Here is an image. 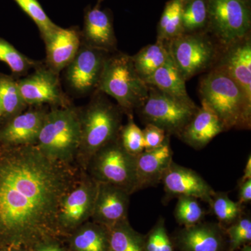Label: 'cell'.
Returning <instances> with one entry per match:
<instances>
[{
	"label": "cell",
	"mask_w": 251,
	"mask_h": 251,
	"mask_svg": "<svg viewBox=\"0 0 251 251\" xmlns=\"http://www.w3.org/2000/svg\"><path fill=\"white\" fill-rule=\"evenodd\" d=\"M206 0H190L184 4L182 27L184 34L197 33L207 25Z\"/></svg>",
	"instance_id": "obj_29"
},
{
	"label": "cell",
	"mask_w": 251,
	"mask_h": 251,
	"mask_svg": "<svg viewBox=\"0 0 251 251\" xmlns=\"http://www.w3.org/2000/svg\"><path fill=\"white\" fill-rule=\"evenodd\" d=\"M34 72L17 79L20 92L29 106L49 105L51 108H64L72 102L61 85L59 74L40 62Z\"/></svg>",
	"instance_id": "obj_12"
},
{
	"label": "cell",
	"mask_w": 251,
	"mask_h": 251,
	"mask_svg": "<svg viewBox=\"0 0 251 251\" xmlns=\"http://www.w3.org/2000/svg\"><path fill=\"white\" fill-rule=\"evenodd\" d=\"M0 103L4 112V120L25 111L28 105L23 100L17 83L13 76L0 74Z\"/></svg>",
	"instance_id": "obj_27"
},
{
	"label": "cell",
	"mask_w": 251,
	"mask_h": 251,
	"mask_svg": "<svg viewBox=\"0 0 251 251\" xmlns=\"http://www.w3.org/2000/svg\"><path fill=\"white\" fill-rule=\"evenodd\" d=\"M170 57L166 43L157 40L131 56L133 66L142 79L146 80L161 68Z\"/></svg>",
	"instance_id": "obj_24"
},
{
	"label": "cell",
	"mask_w": 251,
	"mask_h": 251,
	"mask_svg": "<svg viewBox=\"0 0 251 251\" xmlns=\"http://www.w3.org/2000/svg\"><path fill=\"white\" fill-rule=\"evenodd\" d=\"M198 108L194 102L179 100L149 86L148 98L138 110L146 124L157 126L169 136H179Z\"/></svg>",
	"instance_id": "obj_7"
},
{
	"label": "cell",
	"mask_w": 251,
	"mask_h": 251,
	"mask_svg": "<svg viewBox=\"0 0 251 251\" xmlns=\"http://www.w3.org/2000/svg\"><path fill=\"white\" fill-rule=\"evenodd\" d=\"M46 46V65L59 74L77 53L81 44L80 29L76 26L59 27L42 38Z\"/></svg>",
	"instance_id": "obj_17"
},
{
	"label": "cell",
	"mask_w": 251,
	"mask_h": 251,
	"mask_svg": "<svg viewBox=\"0 0 251 251\" xmlns=\"http://www.w3.org/2000/svg\"><path fill=\"white\" fill-rule=\"evenodd\" d=\"M86 172L97 182L117 186L130 196L135 193V156L124 149L119 135L94 153Z\"/></svg>",
	"instance_id": "obj_6"
},
{
	"label": "cell",
	"mask_w": 251,
	"mask_h": 251,
	"mask_svg": "<svg viewBox=\"0 0 251 251\" xmlns=\"http://www.w3.org/2000/svg\"><path fill=\"white\" fill-rule=\"evenodd\" d=\"M31 251H67L61 244L60 239H53L40 243Z\"/></svg>",
	"instance_id": "obj_37"
},
{
	"label": "cell",
	"mask_w": 251,
	"mask_h": 251,
	"mask_svg": "<svg viewBox=\"0 0 251 251\" xmlns=\"http://www.w3.org/2000/svg\"><path fill=\"white\" fill-rule=\"evenodd\" d=\"M169 197L188 196L210 204L215 191L196 171L172 162L161 181Z\"/></svg>",
	"instance_id": "obj_14"
},
{
	"label": "cell",
	"mask_w": 251,
	"mask_h": 251,
	"mask_svg": "<svg viewBox=\"0 0 251 251\" xmlns=\"http://www.w3.org/2000/svg\"><path fill=\"white\" fill-rule=\"evenodd\" d=\"M97 91L115 99L128 117L148 98L149 86L135 70L131 56L117 51L105 61Z\"/></svg>",
	"instance_id": "obj_4"
},
{
	"label": "cell",
	"mask_w": 251,
	"mask_h": 251,
	"mask_svg": "<svg viewBox=\"0 0 251 251\" xmlns=\"http://www.w3.org/2000/svg\"><path fill=\"white\" fill-rule=\"evenodd\" d=\"M209 29L225 48L249 36L251 11L248 0H206Z\"/></svg>",
	"instance_id": "obj_8"
},
{
	"label": "cell",
	"mask_w": 251,
	"mask_h": 251,
	"mask_svg": "<svg viewBox=\"0 0 251 251\" xmlns=\"http://www.w3.org/2000/svg\"><path fill=\"white\" fill-rule=\"evenodd\" d=\"M181 0H170L166 3L158 25L157 40L166 43L184 34L182 27Z\"/></svg>",
	"instance_id": "obj_26"
},
{
	"label": "cell",
	"mask_w": 251,
	"mask_h": 251,
	"mask_svg": "<svg viewBox=\"0 0 251 251\" xmlns=\"http://www.w3.org/2000/svg\"><path fill=\"white\" fill-rule=\"evenodd\" d=\"M79 145L78 107L72 104L64 108L48 110L36 146L50 158L68 164L76 165Z\"/></svg>",
	"instance_id": "obj_5"
},
{
	"label": "cell",
	"mask_w": 251,
	"mask_h": 251,
	"mask_svg": "<svg viewBox=\"0 0 251 251\" xmlns=\"http://www.w3.org/2000/svg\"><path fill=\"white\" fill-rule=\"evenodd\" d=\"M0 251H31L28 250V249H23V248L9 247V248H2V249H0Z\"/></svg>",
	"instance_id": "obj_40"
},
{
	"label": "cell",
	"mask_w": 251,
	"mask_h": 251,
	"mask_svg": "<svg viewBox=\"0 0 251 251\" xmlns=\"http://www.w3.org/2000/svg\"><path fill=\"white\" fill-rule=\"evenodd\" d=\"M3 122L2 119L0 118V125H1V122Z\"/></svg>",
	"instance_id": "obj_45"
},
{
	"label": "cell",
	"mask_w": 251,
	"mask_h": 251,
	"mask_svg": "<svg viewBox=\"0 0 251 251\" xmlns=\"http://www.w3.org/2000/svg\"><path fill=\"white\" fill-rule=\"evenodd\" d=\"M110 54L81 42L75 57L64 69L66 86L72 96L87 97L97 91L105 61Z\"/></svg>",
	"instance_id": "obj_11"
},
{
	"label": "cell",
	"mask_w": 251,
	"mask_h": 251,
	"mask_svg": "<svg viewBox=\"0 0 251 251\" xmlns=\"http://www.w3.org/2000/svg\"><path fill=\"white\" fill-rule=\"evenodd\" d=\"M0 61L6 63L14 74V78L25 77L39 64L21 53L8 41L0 38ZM17 80V79H16Z\"/></svg>",
	"instance_id": "obj_28"
},
{
	"label": "cell",
	"mask_w": 251,
	"mask_h": 251,
	"mask_svg": "<svg viewBox=\"0 0 251 251\" xmlns=\"http://www.w3.org/2000/svg\"><path fill=\"white\" fill-rule=\"evenodd\" d=\"M241 251H251V247L250 244H247V245L244 246L243 249Z\"/></svg>",
	"instance_id": "obj_41"
},
{
	"label": "cell",
	"mask_w": 251,
	"mask_h": 251,
	"mask_svg": "<svg viewBox=\"0 0 251 251\" xmlns=\"http://www.w3.org/2000/svg\"><path fill=\"white\" fill-rule=\"evenodd\" d=\"M174 246L167 232L165 220L160 217L145 236L146 251H175Z\"/></svg>",
	"instance_id": "obj_34"
},
{
	"label": "cell",
	"mask_w": 251,
	"mask_h": 251,
	"mask_svg": "<svg viewBox=\"0 0 251 251\" xmlns=\"http://www.w3.org/2000/svg\"><path fill=\"white\" fill-rule=\"evenodd\" d=\"M107 229L108 251H146L145 236L135 231L128 219Z\"/></svg>",
	"instance_id": "obj_25"
},
{
	"label": "cell",
	"mask_w": 251,
	"mask_h": 251,
	"mask_svg": "<svg viewBox=\"0 0 251 251\" xmlns=\"http://www.w3.org/2000/svg\"><path fill=\"white\" fill-rule=\"evenodd\" d=\"M209 205L221 224H232L242 216V204L229 199L227 193L216 192Z\"/></svg>",
	"instance_id": "obj_31"
},
{
	"label": "cell",
	"mask_w": 251,
	"mask_h": 251,
	"mask_svg": "<svg viewBox=\"0 0 251 251\" xmlns=\"http://www.w3.org/2000/svg\"><path fill=\"white\" fill-rule=\"evenodd\" d=\"M145 82L147 85L155 87L175 98L189 103L193 102L186 90V80L178 71L171 55L167 62Z\"/></svg>",
	"instance_id": "obj_22"
},
{
	"label": "cell",
	"mask_w": 251,
	"mask_h": 251,
	"mask_svg": "<svg viewBox=\"0 0 251 251\" xmlns=\"http://www.w3.org/2000/svg\"><path fill=\"white\" fill-rule=\"evenodd\" d=\"M239 202L242 205L250 202L251 201V179L246 181H239Z\"/></svg>",
	"instance_id": "obj_38"
},
{
	"label": "cell",
	"mask_w": 251,
	"mask_h": 251,
	"mask_svg": "<svg viewBox=\"0 0 251 251\" xmlns=\"http://www.w3.org/2000/svg\"><path fill=\"white\" fill-rule=\"evenodd\" d=\"M119 139L124 149L132 156H137L145 151L143 130L135 123L133 115L128 116L126 125L122 126Z\"/></svg>",
	"instance_id": "obj_32"
},
{
	"label": "cell",
	"mask_w": 251,
	"mask_h": 251,
	"mask_svg": "<svg viewBox=\"0 0 251 251\" xmlns=\"http://www.w3.org/2000/svg\"><path fill=\"white\" fill-rule=\"evenodd\" d=\"M181 1H183V3L184 4H186V2H188V1H190V0H181Z\"/></svg>",
	"instance_id": "obj_44"
},
{
	"label": "cell",
	"mask_w": 251,
	"mask_h": 251,
	"mask_svg": "<svg viewBox=\"0 0 251 251\" xmlns=\"http://www.w3.org/2000/svg\"><path fill=\"white\" fill-rule=\"evenodd\" d=\"M67 238L71 251H108V229L94 221L81 225Z\"/></svg>",
	"instance_id": "obj_23"
},
{
	"label": "cell",
	"mask_w": 251,
	"mask_h": 251,
	"mask_svg": "<svg viewBox=\"0 0 251 251\" xmlns=\"http://www.w3.org/2000/svg\"><path fill=\"white\" fill-rule=\"evenodd\" d=\"M80 173L76 165L50 158L36 145H0V249L32 250L62 239L59 206Z\"/></svg>",
	"instance_id": "obj_1"
},
{
	"label": "cell",
	"mask_w": 251,
	"mask_h": 251,
	"mask_svg": "<svg viewBox=\"0 0 251 251\" xmlns=\"http://www.w3.org/2000/svg\"><path fill=\"white\" fill-rule=\"evenodd\" d=\"M130 196L129 193L122 188L105 183H98L91 219L106 228L128 219Z\"/></svg>",
	"instance_id": "obj_16"
},
{
	"label": "cell",
	"mask_w": 251,
	"mask_h": 251,
	"mask_svg": "<svg viewBox=\"0 0 251 251\" xmlns=\"http://www.w3.org/2000/svg\"><path fill=\"white\" fill-rule=\"evenodd\" d=\"M170 138L156 150L144 151L135 156V192L161 183L173 160Z\"/></svg>",
	"instance_id": "obj_20"
},
{
	"label": "cell",
	"mask_w": 251,
	"mask_h": 251,
	"mask_svg": "<svg viewBox=\"0 0 251 251\" xmlns=\"http://www.w3.org/2000/svg\"><path fill=\"white\" fill-rule=\"evenodd\" d=\"M251 179V157L249 155L248 158L247 164H246L245 168H244V175L241 178L240 181H244L246 180Z\"/></svg>",
	"instance_id": "obj_39"
},
{
	"label": "cell",
	"mask_w": 251,
	"mask_h": 251,
	"mask_svg": "<svg viewBox=\"0 0 251 251\" xmlns=\"http://www.w3.org/2000/svg\"><path fill=\"white\" fill-rule=\"evenodd\" d=\"M98 183L81 171L80 177L61 201L57 226L62 237H67L81 225L92 219Z\"/></svg>",
	"instance_id": "obj_10"
},
{
	"label": "cell",
	"mask_w": 251,
	"mask_h": 251,
	"mask_svg": "<svg viewBox=\"0 0 251 251\" xmlns=\"http://www.w3.org/2000/svg\"><path fill=\"white\" fill-rule=\"evenodd\" d=\"M175 209V219L183 227H191L202 222L206 211L197 198L180 196Z\"/></svg>",
	"instance_id": "obj_30"
},
{
	"label": "cell",
	"mask_w": 251,
	"mask_h": 251,
	"mask_svg": "<svg viewBox=\"0 0 251 251\" xmlns=\"http://www.w3.org/2000/svg\"><path fill=\"white\" fill-rule=\"evenodd\" d=\"M81 42L109 53L117 52V39L110 10L100 6H87L84 14L83 28L80 30Z\"/></svg>",
	"instance_id": "obj_15"
},
{
	"label": "cell",
	"mask_w": 251,
	"mask_h": 251,
	"mask_svg": "<svg viewBox=\"0 0 251 251\" xmlns=\"http://www.w3.org/2000/svg\"><path fill=\"white\" fill-rule=\"evenodd\" d=\"M30 109L4 120L0 125V145L21 147L35 145L49 109L44 105Z\"/></svg>",
	"instance_id": "obj_13"
},
{
	"label": "cell",
	"mask_w": 251,
	"mask_h": 251,
	"mask_svg": "<svg viewBox=\"0 0 251 251\" xmlns=\"http://www.w3.org/2000/svg\"><path fill=\"white\" fill-rule=\"evenodd\" d=\"M103 1V0H98V1H97V4H96V6H100V3H101L102 1Z\"/></svg>",
	"instance_id": "obj_43"
},
{
	"label": "cell",
	"mask_w": 251,
	"mask_h": 251,
	"mask_svg": "<svg viewBox=\"0 0 251 251\" xmlns=\"http://www.w3.org/2000/svg\"><path fill=\"white\" fill-rule=\"evenodd\" d=\"M199 92L202 100L219 117L225 130L251 128V103L224 70L215 67L202 77Z\"/></svg>",
	"instance_id": "obj_3"
},
{
	"label": "cell",
	"mask_w": 251,
	"mask_h": 251,
	"mask_svg": "<svg viewBox=\"0 0 251 251\" xmlns=\"http://www.w3.org/2000/svg\"><path fill=\"white\" fill-rule=\"evenodd\" d=\"M166 44L173 62L186 81L210 67L217 57L215 46L203 34H182Z\"/></svg>",
	"instance_id": "obj_9"
},
{
	"label": "cell",
	"mask_w": 251,
	"mask_h": 251,
	"mask_svg": "<svg viewBox=\"0 0 251 251\" xmlns=\"http://www.w3.org/2000/svg\"><path fill=\"white\" fill-rule=\"evenodd\" d=\"M0 118L4 120V112H3L2 106H1V103H0Z\"/></svg>",
	"instance_id": "obj_42"
},
{
	"label": "cell",
	"mask_w": 251,
	"mask_h": 251,
	"mask_svg": "<svg viewBox=\"0 0 251 251\" xmlns=\"http://www.w3.org/2000/svg\"><path fill=\"white\" fill-rule=\"evenodd\" d=\"M225 130L216 112L202 100L201 108L178 137L189 146L200 150Z\"/></svg>",
	"instance_id": "obj_21"
},
{
	"label": "cell",
	"mask_w": 251,
	"mask_h": 251,
	"mask_svg": "<svg viewBox=\"0 0 251 251\" xmlns=\"http://www.w3.org/2000/svg\"><path fill=\"white\" fill-rule=\"evenodd\" d=\"M18 6L34 21L39 28L41 38L59 27L46 14L38 0H14Z\"/></svg>",
	"instance_id": "obj_33"
},
{
	"label": "cell",
	"mask_w": 251,
	"mask_h": 251,
	"mask_svg": "<svg viewBox=\"0 0 251 251\" xmlns=\"http://www.w3.org/2000/svg\"><path fill=\"white\" fill-rule=\"evenodd\" d=\"M180 251H226V242L220 225L199 223L176 232L174 243Z\"/></svg>",
	"instance_id": "obj_18"
},
{
	"label": "cell",
	"mask_w": 251,
	"mask_h": 251,
	"mask_svg": "<svg viewBox=\"0 0 251 251\" xmlns=\"http://www.w3.org/2000/svg\"><path fill=\"white\" fill-rule=\"evenodd\" d=\"M78 115L80 145L76 165L81 171L86 172L94 153L118 137L124 112L105 94L96 91L90 101L78 108Z\"/></svg>",
	"instance_id": "obj_2"
},
{
	"label": "cell",
	"mask_w": 251,
	"mask_h": 251,
	"mask_svg": "<svg viewBox=\"0 0 251 251\" xmlns=\"http://www.w3.org/2000/svg\"><path fill=\"white\" fill-rule=\"evenodd\" d=\"M226 233L229 238L227 251H235L249 244L251 241V218L241 216L226 229Z\"/></svg>",
	"instance_id": "obj_35"
},
{
	"label": "cell",
	"mask_w": 251,
	"mask_h": 251,
	"mask_svg": "<svg viewBox=\"0 0 251 251\" xmlns=\"http://www.w3.org/2000/svg\"><path fill=\"white\" fill-rule=\"evenodd\" d=\"M216 67L228 74L251 103V41L249 36L226 48Z\"/></svg>",
	"instance_id": "obj_19"
},
{
	"label": "cell",
	"mask_w": 251,
	"mask_h": 251,
	"mask_svg": "<svg viewBox=\"0 0 251 251\" xmlns=\"http://www.w3.org/2000/svg\"><path fill=\"white\" fill-rule=\"evenodd\" d=\"M143 133L145 151L156 150L169 139V135L166 134L164 130L151 124H147Z\"/></svg>",
	"instance_id": "obj_36"
}]
</instances>
